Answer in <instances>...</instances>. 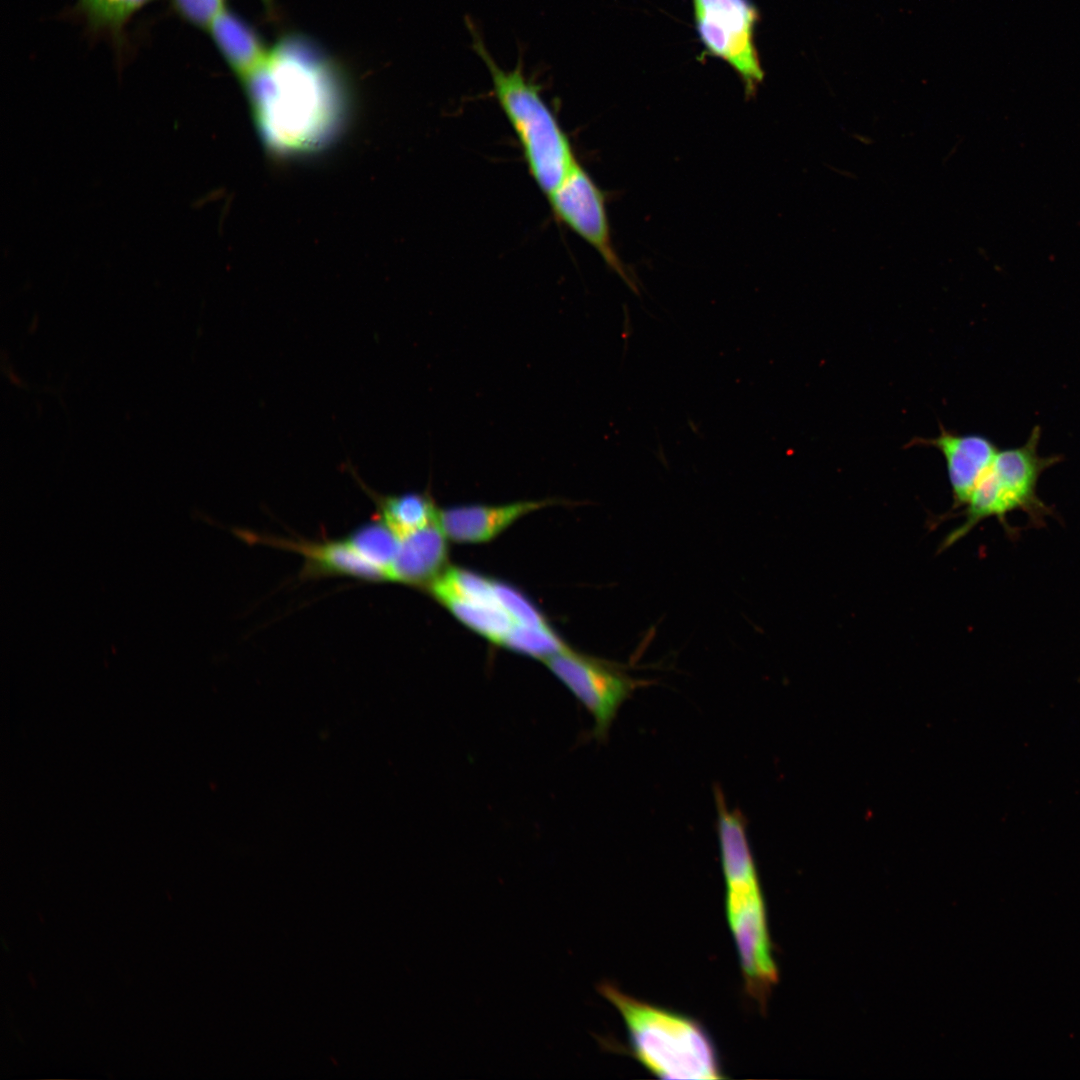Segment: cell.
<instances>
[{
	"mask_svg": "<svg viewBox=\"0 0 1080 1080\" xmlns=\"http://www.w3.org/2000/svg\"><path fill=\"white\" fill-rule=\"evenodd\" d=\"M717 835L725 881L728 925L735 941L746 991L764 1004L777 980L765 902L746 822L738 809L717 807Z\"/></svg>",
	"mask_w": 1080,
	"mask_h": 1080,
	"instance_id": "2",
	"label": "cell"
},
{
	"mask_svg": "<svg viewBox=\"0 0 1080 1080\" xmlns=\"http://www.w3.org/2000/svg\"><path fill=\"white\" fill-rule=\"evenodd\" d=\"M169 2L179 18L199 29H208L213 20L226 8L224 0H169Z\"/></svg>",
	"mask_w": 1080,
	"mask_h": 1080,
	"instance_id": "21",
	"label": "cell"
},
{
	"mask_svg": "<svg viewBox=\"0 0 1080 1080\" xmlns=\"http://www.w3.org/2000/svg\"><path fill=\"white\" fill-rule=\"evenodd\" d=\"M544 662L592 716V736L599 741L607 738L621 706L636 690L649 685L629 675L623 665L569 648Z\"/></svg>",
	"mask_w": 1080,
	"mask_h": 1080,
	"instance_id": "7",
	"label": "cell"
},
{
	"mask_svg": "<svg viewBox=\"0 0 1080 1080\" xmlns=\"http://www.w3.org/2000/svg\"><path fill=\"white\" fill-rule=\"evenodd\" d=\"M241 81L259 134L275 154L316 151L342 126L347 108L342 73L304 35L281 37Z\"/></svg>",
	"mask_w": 1080,
	"mask_h": 1080,
	"instance_id": "1",
	"label": "cell"
},
{
	"mask_svg": "<svg viewBox=\"0 0 1080 1080\" xmlns=\"http://www.w3.org/2000/svg\"><path fill=\"white\" fill-rule=\"evenodd\" d=\"M279 543L303 554L311 573L347 575L367 581L388 580L382 570L362 558L346 540L320 544Z\"/></svg>",
	"mask_w": 1080,
	"mask_h": 1080,
	"instance_id": "13",
	"label": "cell"
},
{
	"mask_svg": "<svg viewBox=\"0 0 1080 1080\" xmlns=\"http://www.w3.org/2000/svg\"><path fill=\"white\" fill-rule=\"evenodd\" d=\"M446 536L436 520L401 538L389 579L406 584L431 583L447 560Z\"/></svg>",
	"mask_w": 1080,
	"mask_h": 1080,
	"instance_id": "11",
	"label": "cell"
},
{
	"mask_svg": "<svg viewBox=\"0 0 1080 1080\" xmlns=\"http://www.w3.org/2000/svg\"><path fill=\"white\" fill-rule=\"evenodd\" d=\"M695 29L703 54L728 64L752 98L764 79L755 44L760 20L752 0H692Z\"/></svg>",
	"mask_w": 1080,
	"mask_h": 1080,
	"instance_id": "6",
	"label": "cell"
},
{
	"mask_svg": "<svg viewBox=\"0 0 1080 1080\" xmlns=\"http://www.w3.org/2000/svg\"><path fill=\"white\" fill-rule=\"evenodd\" d=\"M554 218L602 257L636 294V280L627 271L611 238L604 192L578 162L561 183L546 196Z\"/></svg>",
	"mask_w": 1080,
	"mask_h": 1080,
	"instance_id": "8",
	"label": "cell"
},
{
	"mask_svg": "<svg viewBox=\"0 0 1080 1080\" xmlns=\"http://www.w3.org/2000/svg\"><path fill=\"white\" fill-rule=\"evenodd\" d=\"M155 0H76L73 12L95 36L122 42L131 19Z\"/></svg>",
	"mask_w": 1080,
	"mask_h": 1080,
	"instance_id": "14",
	"label": "cell"
},
{
	"mask_svg": "<svg viewBox=\"0 0 1080 1080\" xmlns=\"http://www.w3.org/2000/svg\"><path fill=\"white\" fill-rule=\"evenodd\" d=\"M547 501H524L502 506L468 505L437 510L436 522L446 538L462 543L486 542L519 517Z\"/></svg>",
	"mask_w": 1080,
	"mask_h": 1080,
	"instance_id": "10",
	"label": "cell"
},
{
	"mask_svg": "<svg viewBox=\"0 0 1080 1080\" xmlns=\"http://www.w3.org/2000/svg\"><path fill=\"white\" fill-rule=\"evenodd\" d=\"M207 30L227 65L240 79L252 72L268 51L256 31L227 8Z\"/></svg>",
	"mask_w": 1080,
	"mask_h": 1080,
	"instance_id": "12",
	"label": "cell"
},
{
	"mask_svg": "<svg viewBox=\"0 0 1080 1080\" xmlns=\"http://www.w3.org/2000/svg\"><path fill=\"white\" fill-rule=\"evenodd\" d=\"M1040 436L1041 429L1035 426L1025 444L998 450L964 505V521L947 535L942 549L958 542L988 518H996L1010 533L1013 528L1007 523V515L1012 512L1026 513L1036 525H1041L1052 515L1050 507L1039 497L1037 485L1042 473L1062 457L1041 456L1038 453Z\"/></svg>",
	"mask_w": 1080,
	"mask_h": 1080,
	"instance_id": "5",
	"label": "cell"
},
{
	"mask_svg": "<svg viewBox=\"0 0 1080 1080\" xmlns=\"http://www.w3.org/2000/svg\"><path fill=\"white\" fill-rule=\"evenodd\" d=\"M493 582L472 571L449 567L430 583V591L441 603L457 599L498 604Z\"/></svg>",
	"mask_w": 1080,
	"mask_h": 1080,
	"instance_id": "17",
	"label": "cell"
},
{
	"mask_svg": "<svg viewBox=\"0 0 1080 1080\" xmlns=\"http://www.w3.org/2000/svg\"><path fill=\"white\" fill-rule=\"evenodd\" d=\"M373 496L382 519L400 538L436 520L437 509L431 497L424 493Z\"/></svg>",
	"mask_w": 1080,
	"mask_h": 1080,
	"instance_id": "15",
	"label": "cell"
},
{
	"mask_svg": "<svg viewBox=\"0 0 1080 1080\" xmlns=\"http://www.w3.org/2000/svg\"><path fill=\"white\" fill-rule=\"evenodd\" d=\"M346 542L366 561L382 570L388 580L390 567L401 538L383 520H373L355 529Z\"/></svg>",
	"mask_w": 1080,
	"mask_h": 1080,
	"instance_id": "16",
	"label": "cell"
},
{
	"mask_svg": "<svg viewBox=\"0 0 1080 1080\" xmlns=\"http://www.w3.org/2000/svg\"><path fill=\"white\" fill-rule=\"evenodd\" d=\"M501 645L515 652L543 661L567 649L550 627L514 624Z\"/></svg>",
	"mask_w": 1080,
	"mask_h": 1080,
	"instance_id": "19",
	"label": "cell"
},
{
	"mask_svg": "<svg viewBox=\"0 0 1080 1080\" xmlns=\"http://www.w3.org/2000/svg\"><path fill=\"white\" fill-rule=\"evenodd\" d=\"M597 991L621 1015L632 1055L661 1079H722L716 1048L695 1019L639 1000L602 981Z\"/></svg>",
	"mask_w": 1080,
	"mask_h": 1080,
	"instance_id": "4",
	"label": "cell"
},
{
	"mask_svg": "<svg viewBox=\"0 0 1080 1080\" xmlns=\"http://www.w3.org/2000/svg\"><path fill=\"white\" fill-rule=\"evenodd\" d=\"M922 442L937 448L944 457L954 508L966 504L998 452L985 436L958 434L944 428L937 437Z\"/></svg>",
	"mask_w": 1080,
	"mask_h": 1080,
	"instance_id": "9",
	"label": "cell"
},
{
	"mask_svg": "<svg viewBox=\"0 0 1080 1080\" xmlns=\"http://www.w3.org/2000/svg\"><path fill=\"white\" fill-rule=\"evenodd\" d=\"M450 612L474 632L501 644L514 625L499 604H486L451 599L442 602Z\"/></svg>",
	"mask_w": 1080,
	"mask_h": 1080,
	"instance_id": "18",
	"label": "cell"
},
{
	"mask_svg": "<svg viewBox=\"0 0 1080 1080\" xmlns=\"http://www.w3.org/2000/svg\"><path fill=\"white\" fill-rule=\"evenodd\" d=\"M472 48L489 72L492 93L520 145L529 175L549 195L578 163L570 139L519 58L514 68L499 65L473 23Z\"/></svg>",
	"mask_w": 1080,
	"mask_h": 1080,
	"instance_id": "3",
	"label": "cell"
},
{
	"mask_svg": "<svg viewBox=\"0 0 1080 1080\" xmlns=\"http://www.w3.org/2000/svg\"><path fill=\"white\" fill-rule=\"evenodd\" d=\"M493 584L498 604L509 615L514 624L549 627L543 615L521 592L505 583L494 581Z\"/></svg>",
	"mask_w": 1080,
	"mask_h": 1080,
	"instance_id": "20",
	"label": "cell"
}]
</instances>
